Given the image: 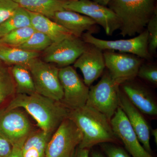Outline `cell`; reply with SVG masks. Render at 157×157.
Masks as SVG:
<instances>
[{
    "label": "cell",
    "mask_w": 157,
    "mask_h": 157,
    "mask_svg": "<svg viewBox=\"0 0 157 157\" xmlns=\"http://www.w3.org/2000/svg\"><path fill=\"white\" fill-rule=\"evenodd\" d=\"M6 107L25 109L36 121L40 130L51 135L68 117L70 111L59 101L37 93L30 95L16 94Z\"/></svg>",
    "instance_id": "cell-1"
},
{
    "label": "cell",
    "mask_w": 157,
    "mask_h": 157,
    "mask_svg": "<svg viewBox=\"0 0 157 157\" xmlns=\"http://www.w3.org/2000/svg\"><path fill=\"white\" fill-rule=\"evenodd\" d=\"M68 117L73 121L82 134L78 145L82 148H91L98 144L121 143L113 130L110 121L103 113L92 108L83 106L70 109Z\"/></svg>",
    "instance_id": "cell-2"
},
{
    "label": "cell",
    "mask_w": 157,
    "mask_h": 157,
    "mask_svg": "<svg viewBox=\"0 0 157 157\" xmlns=\"http://www.w3.org/2000/svg\"><path fill=\"white\" fill-rule=\"evenodd\" d=\"M107 6L119 20L123 37L141 33L157 12L156 0H109Z\"/></svg>",
    "instance_id": "cell-3"
},
{
    "label": "cell",
    "mask_w": 157,
    "mask_h": 157,
    "mask_svg": "<svg viewBox=\"0 0 157 157\" xmlns=\"http://www.w3.org/2000/svg\"><path fill=\"white\" fill-rule=\"evenodd\" d=\"M120 91L119 85L107 70L99 82L89 89L86 105L103 113L110 121L119 107Z\"/></svg>",
    "instance_id": "cell-4"
},
{
    "label": "cell",
    "mask_w": 157,
    "mask_h": 157,
    "mask_svg": "<svg viewBox=\"0 0 157 157\" xmlns=\"http://www.w3.org/2000/svg\"><path fill=\"white\" fill-rule=\"evenodd\" d=\"M33 77L36 93L60 102L63 96L59 76V69L37 58L28 64Z\"/></svg>",
    "instance_id": "cell-5"
},
{
    "label": "cell",
    "mask_w": 157,
    "mask_h": 157,
    "mask_svg": "<svg viewBox=\"0 0 157 157\" xmlns=\"http://www.w3.org/2000/svg\"><path fill=\"white\" fill-rule=\"evenodd\" d=\"M82 139V134L78 127L66 118L48 141L45 157H72Z\"/></svg>",
    "instance_id": "cell-6"
},
{
    "label": "cell",
    "mask_w": 157,
    "mask_h": 157,
    "mask_svg": "<svg viewBox=\"0 0 157 157\" xmlns=\"http://www.w3.org/2000/svg\"><path fill=\"white\" fill-rule=\"evenodd\" d=\"M81 39L90 45L102 50H117L119 52L132 54L150 60L152 57L148 51V34L146 29L137 36L130 39L106 40L94 36L92 33L87 32L82 34Z\"/></svg>",
    "instance_id": "cell-7"
},
{
    "label": "cell",
    "mask_w": 157,
    "mask_h": 157,
    "mask_svg": "<svg viewBox=\"0 0 157 157\" xmlns=\"http://www.w3.org/2000/svg\"><path fill=\"white\" fill-rule=\"evenodd\" d=\"M64 9L90 17L104 29L107 36H112L120 28L119 20L111 9L92 0L67 1Z\"/></svg>",
    "instance_id": "cell-8"
},
{
    "label": "cell",
    "mask_w": 157,
    "mask_h": 157,
    "mask_svg": "<svg viewBox=\"0 0 157 157\" xmlns=\"http://www.w3.org/2000/svg\"><path fill=\"white\" fill-rule=\"evenodd\" d=\"M105 66L113 81L120 86L137 76L144 59L132 54L103 51Z\"/></svg>",
    "instance_id": "cell-9"
},
{
    "label": "cell",
    "mask_w": 157,
    "mask_h": 157,
    "mask_svg": "<svg viewBox=\"0 0 157 157\" xmlns=\"http://www.w3.org/2000/svg\"><path fill=\"white\" fill-rule=\"evenodd\" d=\"M32 132L30 122L19 108L0 109V135L12 146L25 142Z\"/></svg>",
    "instance_id": "cell-10"
},
{
    "label": "cell",
    "mask_w": 157,
    "mask_h": 157,
    "mask_svg": "<svg viewBox=\"0 0 157 157\" xmlns=\"http://www.w3.org/2000/svg\"><path fill=\"white\" fill-rule=\"evenodd\" d=\"M59 76L63 91L61 103L70 110L85 106L89 87L81 80L74 68L70 66L60 68Z\"/></svg>",
    "instance_id": "cell-11"
},
{
    "label": "cell",
    "mask_w": 157,
    "mask_h": 157,
    "mask_svg": "<svg viewBox=\"0 0 157 157\" xmlns=\"http://www.w3.org/2000/svg\"><path fill=\"white\" fill-rule=\"evenodd\" d=\"M89 46L81 38L71 36L52 43L44 50L43 61L62 68L68 67L74 63Z\"/></svg>",
    "instance_id": "cell-12"
},
{
    "label": "cell",
    "mask_w": 157,
    "mask_h": 157,
    "mask_svg": "<svg viewBox=\"0 0 157 157\" xmlns=\"http://www.w3.org/2000/svg\"><path fill=\"white\" fill-rule=\"evenodd\" d=\"M110 122L114 134L132 157H154L141 145L120 107H118Z\"/></svg>",
    "instance_id": "cell-13"
},
{
    "label": "cell",
    "mask_w": 157,
    "mask_h": 157,
    "mask_svg": "<svg viewBox=\"0 0 157 157\" xmlns=\"http://www.w3.org/2000/svg\"><path fill=\"white\" fill-rule=\"evenodd\" d=\"M73 64L81 70L83 82L88 87L103 74L106 67L103 50L90 44Z\"/></svg>",
    "instance_id": "cell-14"
},
{
    "label": "cell",
    "mask_w": 157,
    "mask_h": 157,
    "mask_svg": "<svg viewBox=\"0 0 157 157\" xmlns=\"http://www.w3.org/2000/svg\"><path fill=\"white\" fill-rule=\"evenodd\" d=\"M119 107L125 114L142 146L147 151L151 154L150 143L151 128L143 113L132 104L121 90L119 93Z\"/></svg>",
    "instance_id": "cell-15"
},
{
    "label": "cell",
    "mask_w": 157,
    "mask_h": 157,
    "mask_svg": "<svg viewBox=\"0 0 157 157\" xmlns=\"http://www.w3.org/2000/svg\"><path fill=\"white\" fill-rule=\"evenodd\" d=\"M120 86L130 102L141 113L157 116V102L148 89L134 80L124 82Z\"/></svg>",
    "instance_id": "cell-16"
},
{
    "label": "cell",
    "mask_w": 157,
    "mask_h": 157,
    "mask_svg": "<svg viewBox=\"0 0 157 157\" xmlns=\"http://www.w3.org/2000/svg\"><path fill=\"white\" fill-rule=\"evenodd\" d=\"M52 20L61 25L73 36L81 38L86 31L94 33L96 32L95 21L90 17L75 11L65 10L57 11Z\"/></svg>",
    "instance_id": "cell-17"
},
{
    "label": "cell",
    "mask_w": 157,
    "mask_h": 157,
    "mask_svg": "<svg viewBox=\"0 0 157 157\" xmlns=\"http://www.w3.org/2000/svg\"><path fill=\"white\" fill-rule=\"evenodd\" d=\"M29 12L31 26L35 30L48 36L52 43L73 36L67 30L48 17L38 13Z\"/></svg>",
    "instance_id": "cell-18"
},
{
    "label": "cell",
    "mask_w": 157,
    "mask_h": 157,
    "mask_svg": "<svg viewBox=\"0 0 157 157\" xmlns=\"http://www.w3.org/2000/svg\"><path fill=\"white\" fill-rule=\"evenodd\" d=\"M19 6L28 11L42 14L52 20L57 11L65 10L67 0H14Z\"/></svg>",
    "instance_id": "cell-19"
},
{
    "label": "cell",
    "mask_w": 157,
    "mask_h": 157,
    "mask_svg": "<svg viewBox=\"0 0 157 157\" xmlns=\"http://www.w3.org/2000/svg\"><path fill=\"white\" fill-rule=\"evenodd\" d=\"M39 53L13 47H0V60L8 64L20 65L26 67L34 59L39 57Z\"/></svg>",
    "instance_id": "cell-20"
},
{
    "label": "cell",
    "mask_w": 157,
    "mask_h": 157,
    "mask_svg": "<svg viewBox=\"0 0 157 157\" xmlns=\"http://www.w3.org/2000/svg\"><path fill=\"white\" fill-rule=\"evenodd\" d=\"M11 73L16 86V94L30 95L36 93L33 77L27 67L14 65Z\"/></svg>",
    "instance_id": "cell-21"
},
{
    "label": "cell",
    "mask_w": 157,
    "mask_h": 157,
    "mask_svg": "<svg viewBox=\"0 0 157 157\" xmlns=\"http://www.w3.org/2000/svg\"><path fill=\"white\" fill-rule=\"evenodd\" d=\"M30 26L29 11L19 6L11 17L0 25V38L17 29Z\"/></svg>",
    "instance_id": "cell-22"
},
{
    "label": "cell",
    "mask_w": 157,
    "mask_h": 157,
    "mask_svg": "<svg viewBox=\"0 0 157 157\" xmlns=\"http://www.w3.org/2000/svg\"><path fill=\"white\" fill-rule=\"evenodd\" d=\"M16 94V86L11 70L0 60V109Z\"/></svg>",
    "instance_id": "cell-23"
},
{
    "label": "cell",
    "mask_w": 157,
    "mask_h": 157,
    "mask_svg": "<svg viewBox=\"0 0 157 157\" xmlns=\"http://www.w3.org/2000/svg\"><path fill=\"white\" fill-rule=\"evenodd\" d=\"M35 31L32 26L17 29L0 38V44L17 47L25 43Z\"/></svg>",
    "instance_id": "cell-24"
},
{
    "label": "cell",
    "mask_w": 157,
    "mask_h": 157,
    "mask_svg": "<svg viewBox=\"0 0 157 157\" xmlns=\"http://www.w3.org/2000/svg\"><path fill=\"white\" fill-rule=\"evenodd\" d=\"M52 42L45 34L36 31L25 43L16 48L29 51L37 52L45 50Z\"/></svg>",
    "instance_id": "cell-25"
},
{
    "label": "cell",
    "mask_w": 157,
    "mask_h": 157,
    "mask_svg": "<svg viewBox=\"0 0 157 157\" xmlns=\"http://www.w3.org/2000/svg\"><path fill=\"white\" fill-rule=\"evenodd\" d=\"M147 31L148 34V51L152 57L156 54L157 48V12L147 25Z\"/></svg>",
    "instance_id": "cell-26"
},
{
    "label": "cell",
    "mask_w": 157,
    "mask_h": 157,
    "mask_svg": "<svg viewBox=\"0 0 157 157\" xmlns=\"http://www.w3.org/2000/svg\"><path fill=\"white\" fill-rule=\"evenodd\" d=\"M137 76L154 86L157 85V67L152 64L141 65L138 70Z\"/></svg>",
    "instance_id": "cell-27"
},
{
    "label": "cell",
    "mask_w": 157,
    "mask_h": 157,
    "mask_svg": "<svg viewBox=\"0 0 157 157\" xmlns=\"http://www.w3.org/2000/svg\"><path fill=\"white\" fill-rule=\"evenodd\" d=\"M19 7L14 0H0V25L11 17Z\"/></svg>",
    "instance_id": "cell-28"
},
{
    "label": "cell",
    "mask_w": 157,
    "mask_h": 157,
    "mask_svg": "<svg viewBox=\"0 0 157 157\" xmlns=\"http://www.w3.org/2000/svg\"><path fill=\"white\" fill-rule=\"evenodd\" d=\"M101 146L107 157H131L124 148L115 144L102 143Z\"/></svg>",
    "instance_id": "cell-29"
},
{
    "label": "cell",
    "mask_w": 157,
    "mask_h": 157,
    "mask_svg": "<svg viewBox=\"0 0 157 157\" xmlns=\"http://www.w3.org/2000/svg\"><path fill=\"white\" fill-rule=\"evenodd\" d=\"M12 145L0 135V157H7L12 150Z\"/></svg>",
    "instance_id": "cell-30"
},
{
    "label": "cell",
    "mask_w": 157,
    "mask_h": 157,
    "mask_svg": "<svg viewBox=\"0 0 157 157\" xmlns=\"http://www.w3.org/2000/svg\"><path fill=\"white\" fill-rule=\"evenodd\" d=\"M45 151L33 147L23 152V157H45Z\"/></svg>",
    "instance_id": "cell-31"
},
{
    "label": "cell",
    "mask_w": 157,
    "mask_h": 157,
    "mask_svg": "<svg viewBox=\"0 0 157 157\" xmlns=\"http://www.w3.org/2000/svg\"><path fill=\"white\" fill-rule=\"evenodd\" d=\"M24 143V142L13 145L11 153L7 157H23V146Z\"/></svg>",
    "instance_id": "cell-32"
},
{
    "label": "cell",
    "mask_w": 157,
    "mask_h": 157,
    "mask_svg": "<svg viewBox=\"0 0 157 157\" xmlns=\"http://www.w3.org/2000/svg\"><path fill=\"white\" fill-rule=\"evenodd\" d=\"M90 149L77 147L72 157H89Z\"/></svg>",
    "instance_id": "cell-33"
},
{
    "label": "cell",
    "mask_w": 157,
    "mask_h": 157,
    "mask_svg": "<svg viewBox=\"0 0 157 157\" xmlns=\"http://www.w3.org/2000/svg\"><path fill=\"white\" fill-rule=\"evenodd\" d=\"M91 157H105L101 152L94 150L91 153Z\"/></svg>",
    "instance_id": "cell-34"
},
{
    "label": "cell",
    "mask_w": 157,
    "mask_h": 157,
    "mask_svg": "<svg viewBox=\"0 0 157 157\" xmlns=\"http://www.w3.org/2000/svg\"><path fill=\"white\" fill-rule=\"evenodd\" d=\"M92 1L96 2L98 4H101V5H103V6H107L109 0H92Z\"/></svg>",
    "instance_id": "cell-35"
},
{
    "label": "cell",
    "mask_w": 157,
    "mask_h": 157,
    "mask_svg": "<svg viewBox=\"0 0 157 157\" xmlns=\"http://www.w3.org/2000/svg\"><path fill=\"white\" fill-rule=\"evenodd\" d=\"M152 135L154 137L155 139V142L156 144H157V129H151V131Z\"/></svg>",
    "instance_id": "cell-36"
},
{
    "label": "cell",
    "mask_w": 157,
    "mask_h": 157,
    "mask_svg": "<svg viewBox=\"0 0 157 157\" xmlns=\"http://www.w3.org/2000/svg\"><path fill=\"white\" fill-rule=\"evenodd\" d=\"M67 1H73V0H67Z\"/></svg>",
    "instance_id": "cell-37"
}]
</instances>
